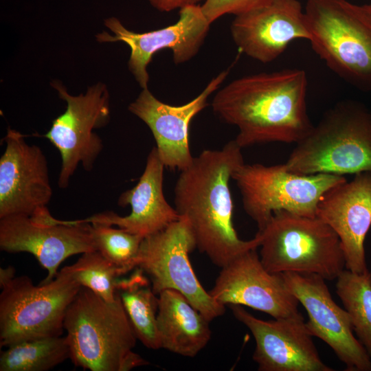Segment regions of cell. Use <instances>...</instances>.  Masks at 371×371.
Returning a JSON list of instances; mask_svg holds the SVG:
<instances>
[{
    "instance_id": "obj_1",
    "label": "cell",
    "mask_w": 371,
    "mask_h": 371,
    "mask_svg": "<svg viewBox=\"0 0 371 371\" xmlns=\"http://www.w3.org/2000/svg\"><path fill=\"white\" fill-rule=\"evenodd\" d=\"M308 78L302 69L262 72L236 79L214 95L213 111L237 127L243 148L269 142L297 143L313 127L306 95Z\"/></svg>"
},
{
    "instance_id": "obj_2",
    "label": "cell",
    "mask_w": 371,
    "mask_h": 371,
    "mask_svg": "<svg viewBox=\"0 0 371 371\" xmlns=\"http://www.w3.org/2000/svg\"><path fill=\"white\" fill-rule=\"evenodd\" d=\"M243 164L242 148L235 139L220 150H204L180 171L174 188L175 208L188 220L196 248L221 268L260 245L258 233L251 240H241L232 222L229 181Z\"/></svg>"
},
{
    "instance_id": "obj_3",
    "label": "cell",
    "mask_w": 371,
    "mask_h": 371,
    "mask_svg": "<svg viewBox=\"0 0 371 371\" xmlns=\"http://www.w3.org/2000/svg\"><path fill=\"white\" fill-rule=\"evenodd\" d=\"M64 329L76 367L127 371L148 364L133 351L137 338L118 293L109 302L81 286L66 311Z\"/></svg>"
},
{
    "instance_id": "obj_4",
    "label": "cell",
    "mask_w": 371,
    "mask_h": 371,
    "mask_svg": "<svg viewBox=\"0 0 371 371\" xmlns=\"http://www.w3.org/2000/svg\"><path fill=\"white\" fill-rule=\"evenodd\" d=\"M284 165L305 175L371 172V111L353 100L337 102L296 143Z\"/></svg>"
},
{
    "instance_id": "obj_5",
    "label": "cell",
    "mask_w": 371,
    "mask_h": 371,
    "mask_svg": "<svg viewBox=\"0 0 371 371\" xmlns=\"http://www.w3.org/2000/svg\"><path fill=\"white\" fill-rule=\"evenodd\" d=\"M304 10L315 53L342 80L371 92V3L306 0Z\"/></svg>"
},
{
    "instance_id": "obj_6",
    "label": "cell",
    "mask_w": 371,
    "mask_h": 371,
    "mask_svg": "<svg viewBox=\"0 0 371 371\" xmlns=\"http://www.w3.org/2000/svg\"><path fill=\"white\" fill-rule=\"evenodd\" d=\"M257 233L260 260L271 273H315L333 280L346 269L337 234L317 216L278 211Z\"/></svg>"
},
{
    "instance_id": "obj_7",
    "label": "cell",
    "mask_w": 371,
    "mask_h": 371,
    "mask_svg": "<svg viewBox=\"0 0 371 371\" xmlns=\"http://www.w3.org/2000/svg\"><path fill=\"white\" fill-rule=\"evenodd\" d=\"M242 196L243 208L262 230L278 211L315 217L318 202L333 187L346 181L341 175H300L284 165L243 164L232 175Z\"/></svg>"
},
{
    "instance_id": "obj_8",
    "label": "cell",
    "mask_w": 371,
    "mask_h": 371,
    "mask_svg": "<svg viewBox=\"0 0 371 371\" xmlns=\"http://www.w3.org/2000/svg\"><path fill=\"white\" fill-rule=\"evenodd\" d=\"M0 346L60 336L66 311L81 286L60 269L45 284L34 285L26 276L14 277L1 286Z\"/></svg>"
},
{
    "instance_id": "obj_9",
    "label": "cell",
    "mask_w": 371,
    "mask_h": 371,
    "mask_svg": "<svg viewBox=\"0 0 371 371\" xmlns=\"http://www.w3.org/2000/svg\"><path fill=\"white\" fill-rule=\"evenodd\" d=\"M196 248L188 220L181 216L164 229L144 238L137 259L157 295L167 289L183 294L211 322L223 315L224 304L214 300L197 278L189 254Z\"/></svg>"
},
{
    "instance_id": "obj_10",
    "label": "cell",
    "mask_w": 371,
    "mask_h": 371,
    "mask_svg": "<svg viewBox=\"0 0 371 371\" xmlns=\"http://www.w3.org/2000/svg\"><path fill=\"white\" fill-rule=\"evenodd\" d=\"M51 85L66 102L67 107L53 120L44 137L60 154L58 185L66 188L78 166L91 171L103 149L102 140L93 130L106 126L110 120V96L106 85L102 82L78 95L69 94L58 80H53Z\"/></svg>"
},
{
    "instance_id": "obj_11",
    "label": "cell",
    "mask_w": 371,
    "mask_h": 371,
    "mask_svg": "<svg viewBox=\"0 0 371 371\" xmlns=\"http://www.w3.org/2000/svg\"><path fill=\"white\" fill-rule=\"evenodd\" d=\"M0 249L8 253L32 254L47 271L41 284L52 281L68 257L96 250L90 223L83 219H56L47 207L31 216L0 218Z\"/></svg>"
},
{
    "instance_id": "obj_12",
    "label": "cell",
    "mask_w": 371,
    "mask_h": 371,
    "mask_svg": "<svg viewBox=\"0 0 371 371\" xmlns=\"http://www.w3.org/2000/svg\"><path fill=\"white\" fill-rule=\"evenodd\" d=\"M210 25L201 5H188L179 9V17L175 23L143 33L128 30L115 17L106 19L104 25L113 35L103 31L95 38L100 43L120 41L129 47L128 69L139 86L146 89L149 80L147 67L155 53L170 49L176 65L190 60L198 53Z\"/></svg>"
},
{
    "instance_id": "obj_13",
    "label": "cell",
    "mask_w": 371,
    "mask_h": 371,
    "mask_svg": "<svg viewBox=\"0 0 371 371\" xmlns=\"http://www.w3.org/2000/svg\"><path fill=\"white\" fill-rule=\"evenodd\" d=\"M286 286L306 309V328L333 350L347 371H370L371 358L354 335L350 317L333 300L325 279L315 273H282Z\"/></svg>"
},
{
    "instance_id": "obj_14",
    "label": "cell",
    "mask_w": 371,
    "mask_h": 371,
    "mask_svg": "<svg viewBox=\"0 0 371 371\" xmlns=\"http://www.w3.org/2000/svg\"><path fill=\"white\" fill-rule=\"evenodd\" d=\"M256 342L253 359L259 371H333L321 359L302 314L265 321L241 305L229 304Z\"/></svg>"
},
{
    "instance_id": "obj_15",
    "label": "cell",
    "mask_w": 371,
    "mask_h": 371,
    "mask_svg": "<svg viewBox=\"0 0 371 371\" xmlns=\"http://www.w3.org/2000/svg\"><path fill=\"white\" fill-rule=\"evenodd\" d=\"M256 250L241 254L221 268L209 291L211 296L224 305L247 306L274 319L298 312L299 302L282 273L269 271Z\"/></svg>"
},
{
    "instance_id": "obj_16",
    "label": "cell",
    "mask_w": 371,
    "mask_h": 371,
    "mask_svg": "<svg viewBox=\"0 0 371 371\" xmlns=\"http://www.w3.org/2000/svg\"><path fill=\"white\" fill-rule=\"evenodd\" d=\"M0 158V218L31 216L47 207L52 196L48 164L40 147L28 144L19 131L8 128Z\"/></svg>"
},
{
    "instance_id": "obj_17",
    "label": "cell",
    "mask_w": 371,
    "mask_h": 371,
    "mask_svg": "<svg viewBox=\"0 0 371 371\" xmlns=\"http://www.w3.org/2000/svg\"><path fill=\"white\" fill-rule=\"evenodd\" d=\"M228 70L212 78L202 92L189 102L172 106L158 100L148 88L142 89L128 111L150 128L156 149L165 168L181 171L192 162L189 145V128L193 117L207 105L209 96L226 78Z\"/></svg>"
},
{
    "instance_id": "obj_18",
    "label": "cell",
    "mask_w": 371,
    "mask_h": 371,
    "mask_svg": "<svg viewBox=\"0 0 371 371\" xmlns=\"http://www.w3.org/2000/svg\"><path fill=\"white\" fill-rule=\"evenodd\" d=\"M230 30L238 49L262 63L278 58L293 41L309 40L304 10L298 0H273L237 15Z\"/></svg>"
},
{
    "instance_id": "obj_19",
    "label": "cell",
    "mask_w": 371,
    "mask_h": 371,
    "mask_svg": "<svg viewBox=\"0 0 371 371\" xmlns=\"http://www.w3.org/2000/svg\"><path fill=\"white\" fill-rule=\"evenodd\" d=\"M316 216L337 234L345 258V268L367 271L364 242L371 226V172L356 174L329 189L318 202Z\"/></svg>"
},
{
    "instance_id": "obj_20",
    "label": "cell",
    "mask_w": 371,
    "mask_h": 371,
    "mask_svg": "<svg viewBox=\"0 0 371 371\" xmlns=\"http://www.w3.org/2000/svg\"><path fill=\"white\" fill-rule=\"evenodd\" d=\"M164 168L156 147H153L136 186L122 192L118 199L120 206H131V213L122 216L113 212H105L83 220L91 223L116 225L144 238L164 229L181 217L165 198Z\"/></svg>"
},
{
    "instance_id": "obj_21",
    "label": "cell",
    "mask_w": 371,
    "mask_h": 371,
    "mask_svg": "<svg viewBox=\"0 0 371 371\" xmlns=\"http://www.w3.org/2000/svg\"><path fill=\"white\" fill-rule=\"evenodd\" d=\"M209 322L180 292L167 289L158 294L157 326L161 348L195 357L210 339Z\"/></svg>"
},
{
    "instance_id": "obj_22",
    "label": "cell",
    "mask_w": 371,
    "mask_h": 371,
    "mask_svg": "<svg viewBox=\"0 0 371 371\" xmlns=\"http://www.w3.org/2000/svg\"><path fill=\"white\" fill-rule=\"evenodd\" d=\"M128 278L117 280L116 291L137 339L146 347L161 348L157 326L158 295L139 267Z\"/></svg>"
},
{
    "instance_id": "obj_23",
    "label": "cell",
    "mask_w": 371,
    "mask_h": 371,
    "mask_svg": "<svg viewBox=\"0 0 371 371\" xmlns=\"http://www.w3.org/2000/svg\"><path fill=\"white\" fill-rule=\"evenodd\" d=\"M70 358L65 336L25 340L1 352L0 371H47Z\"/></svg>"
},
{
    "instance_id": "obj_24",
    "label": "cell",
    "mask_w": 371,
    "mask_h": 371,
    "mask_svg": "<svg viewBox=\"0 0 371 371\" xmlns=\"http://www.w3.org/2000/svg\"><path fill=\"white\" fill-rule=\"evenodd\" d=\"M336 293L348 312L353 331L371 358V272L345 269L336 279Z\"/></svg>"
},
{
    "instance_id": "obj_25",
    "label": "cell",
    "mask_w": 371,
    "mask_h": 371,
    "mask_svg": "<svg viewBox=\"0 0 371 371\" xmlns=\"http://www.w3.org/2000/svg\"><path fill=\"white\" fill-rule=\"evenodd\" d=\"M62 269L81 286L89 289L106 302L115 300L116 284L122 273L98 251L82 254L75 263Z\"/></svg>"
},
{
    "instance_id": "obj_26",
    "label": "cell",
    "mask_w": 371,
    "mask_h": 371,
    "mask_svg": "<svg viewBox=\"0 0 371 371\" xmlns=\"http://www.w3.org/2000/svg\"><path fill=\"white\" fill-rule=\"evenodd\" d=\"M91 224L96 250L119 268L122 275L137 267V259L144 237L112 225Z\"/></svg>"
},
{
    "instance_id": "obj_27",
    "label": "cell",
    "mask_w": 371,
    "mask_h": 371,
    "mask_svg": "<svg viewBox=\"0 0 371 371\" xmlns=\"http://www.w3.org/2000/svg\"><path fill=\"white\" fill-rule=\"evenodd\" d=\"M273 0H205L201 5L203 14L210 23L225 14L235 16L265 6Z\"/></svg>"
},
{
    "instance_id": "obj_28",
    "label": "cell",
    "mask_w": 371,
    "mask_h": 371,
    "mask_svg": "<svg viewBox=\"0 0 371 371\" xmlns=\"http://www.w3.org/2000/svg\"><path fill=\"white\" fill-rule=\"evenodd\" d=\"M203 0H148L157 10L161 12H170L188 5H196Z\"/></svg>"
},
{
    "instance_id": "obj_29",
    "label": "cell",
    "mask_w": 371,
    "mask_h": 371,
    "mask_svg": "<svg viewBox=\"0 0 371 371\" xmlns=\"http://www.w3.org/2000/svg\"><path fill=\"white\" fill-rule=\"evenodd\" d=\"M15 277V269L9 266L0 269V287Z\"/></svg>"
},
{
    "instance_id": "obj_30",
    "label": "cell",
    "mask_w": 371,
    "mask_h": 371,
    "mask_svg": "<svg viewBox=\"0 0 371 371\" xmlns=\"http://www.w3.org/2000/svg\"></svg>"
}]
</instances>
